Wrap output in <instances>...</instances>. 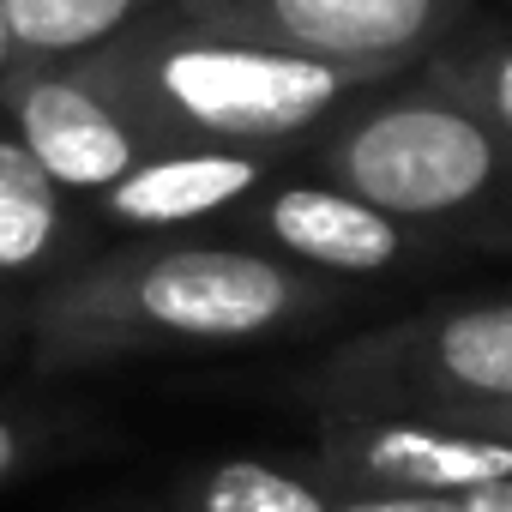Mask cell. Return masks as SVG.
<instances>
[{"label":"cell","mask_w":512,"mask_h":512,"mask_svg":"<svg viewBox=\"0 0 512 512\" xmlns=\"http://www.w3.org/2000/svg\"><path fill=\"white\" fill-rule=\"evenodd\" d=\"M302 151L428 241H512V139L428 79L368 85Z\"/></svg>","instance_id":"3957f363"},{"label":"cell","mask_w":512,"mask_h":512,"mask_svg":"<svg viewBox=\"0 0 512 512\" xmlns=\"http://www.w3.org/2000/svg\"><path fill=\"white\" fill-rule=\"evenodd\" d=\"M73 73L157 151V145H229V151H302L368 79L253 43L235 31H211L181 13H157L97 55L73 61Z\"/></svg>","instance_id":"7a4b0ae2"},{"label":"cell","mask_w":512,"mask_h":512,"mask_svg":"<svg viewBox=\"0 0 512 512\" xmlns=\"http://www.w3.org/2000/svg\"><path fill=\"white\" fill-rule=\"evenodd\" d=\"M272 151H229V145H157L121 181L85 199V211L127 235H181L253 199L272 181Z\"/></svg>","instance_id":"9c48e42d"},{"label":"cell","mask_w":512,"mask_h":512,"mask_svg":"<svg viewBox=\"0 0 512 512\" xmlns=\"http://www.w3.org/2000/svg\"><path fill=\"white\" fill-rule=\"evenodd\" d=\"M19 67V55H13V31H7V7H0V85H7V73Z\"/></svg>","instance_id":"d6986e66"},{"label":"cell","mask_w":512,"mask_h":512,"mask_svg":"<svg viewBox=\"0 0 512 512\" xmlns=\"http://www.w3.org/2000/svg\"><path fill=\"white\" fill-rule=\"evenodd\" d=\"M260 253L314 272V278H374L404 266L410 253L434 247L422 229L386 217L380 205L344 193L338 181H266L253 199L235 205V235Z\"/></svg>","instance_id":"52a82bcc"},{"label":"cell","mask_w":512,"mask_h":512,"mask_svg":"<svg viewBox=\"0 0 512 512\" xmlns=\"http://www.w3.org/2000/svg\"><path fill=\"white\" fill-rule=\"evenodd\" d=\"M440 422H458V428H482V434L512 440V404H494V410H458V416H440Z\"/></svg>","instance_id":"e0dca14e"},{"label":"cell","mask_w":512,"mask_h":512,"mask_svg":"<svg viewBox=\"0 0 512 512\" xmlns=\"http://www.w3.org/2000/svg\"><path fill=\"white\" fill-rule=\"evenodd\" d=\"M326 410L458 416L512 404V302H464L344 344L320 368Z\"/></svg>","instance_id":"277c9868"},{"label":"cell","mask_w":512,"mask_h":512,"mask_svg":"<svg viewBox=\"0 0 512 512\" xmlns=\"http://www.w3.org/2000/svg\"><path fill=\"white\" fill-rule=\"evenodd\" d=\"M332 488L308 470L260 464V458H223L181 482L187 512H332Z\"/></svg>","instance_id":"7c38bea8"},{"label":"cell","mask_w":512,"mask_h":512,"mask_svg":"<svg viewBox=\"0 0 512 512\" xmlns=\"http://www.w3.org/2000/svg\"><path fill=\"white\" fill-rule=\"evenodd\" d=\"M19 67H73L175 0H0Z\"/></svg>","instance_id":"8fae6325"},{"label":"cell","mask_w":512,"mask_h":512,"mask_svg":"<svg viewBox=\"0 0 512 512\" xmlns=\"http://www.w3.org/2000/svg\"><path fill=\"white\" fill-rule=\"evenodd\" d=\"M308 476L332 494H476L512 476V440L440 416L326 410Z\"/></svg>","instance_id":"8992f818"},{"label":"cell","mask_w":512,"mask_h":512,"mask_svg":"<svg viewBox=\"0 0 512 512\" xmlns=\"http://www.w3.org/2000/svg\"><path fill=\"white\" fill-rule=\"evenodd\" d=\"M332 302L326 278L217 235H139L55 278L31 314L25 344L37 374H73L145 350L260 344Z\"/></svg>","instance_id":"6da1fadb"},{"label":"cell","mask_w":512,"mask_h":512,"mask_svg":"<svg viewBox=\"0 0 512 512\" xmlns=\"http://www.w3.org/2000/svg\"><path fill=\"white\" fill-rule=\"evenodd\" d=\"M55 446V422L37 410H7L0 404V488H13L25 470H37Z\"/></svg>","instance_id":"5bb4252c"},{"label":"cell","mask_w":512,"mask_h":512,"mask_svg":"<svg viewBox=\"0 0 512 512\" xmlns=\"http://www.w3.org/2000/svg\"><path fill=\"white\" fill-rule=\"evenodd\" d=\"M25 314H31V302L0 278V356L13 350V338H25Z\"/></svg>","instance_id":"2e32d148"},{"label":"cell","mask_w":512,"mask_h":512,"mask_svg":"<svg viewBox=\"0 0 512 512\" xmlns=\"http://www.w3.org/2000/svg\"><path fill=\"white\" fill-rule=\"evenodd\" d=\"M169 13L380 85L422 67L464 25V0H175Z\"/></svg>","instance_id":"5b68a950"},{"label":"cell","mask_w":512,"mask_h":512,"mask_svg":"<svg viewBox=\"0 0 512 512\" xmlns=\"http://www.w3.org/2000/svg\"><path fill=\"white\" fill-rule=\"evenodd\" d=\"M91 253V211L61 193L43 163L0 121V278L37 302Z\"/></svg>","instance_id":"30bf717a"},{"label":"cell","mask_w":512,"mask_h":512,"mask_svg":"<svg viewBox=\"0 0 512 512\" xmlns=\"http://www.w3.org/2000/svg\"><path fill=\"white\" fill-rule=\"evenodd\" d=\"M464 512H512V476L506 482H488L476 494H464Z\"/></svg>","instance_id":"ac0fdd59"},{"label":"cell","mask_w":512,"mask_h":512,"mask_svg":"<svg viewBox=\"0 0 512 512\" xmlns=\"http://www.w3.org/2000/svg\"><path fill=\"white\" fill-rule=\"evenodd\" d=\"M422 79L452 91L458 103H470L476 115H488L506 139H512V25H488L470 37H446L428 61Z\"/></svg>","instance_id":"4fadbf2b"},{"label":"cell","mask_w":512,"mask_h":512,"mask_svg":"<svg viewBox=\"0 0 512 512\" xmlns=\"http://www.w3.org/2000/svg\"><path fill=\"white\" fill-rule=\"evenodd\" d=\"M0 121L79 205L109 181H121L151 151L73 67H13L0 85Z\"/></svg>","instance_id":"ba28073f"},{"label":"cell","mask_w":512,"mask_h":512,"mask_svg":"<svg viewBox=\"0 0 512 512\" xmlns=\"http://www.w3.org/2000/svg\"><path fill=\"white\" fill-rule=\"evenodd\" d=\"M332 512H464V494H338Z\"/></svg>","instance_id":"9a60e30c"}]
</instances>
